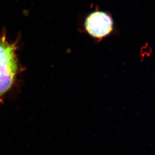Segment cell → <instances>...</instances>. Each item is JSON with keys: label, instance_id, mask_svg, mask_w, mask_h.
Returning a JSON list of instances; mask_svg holds the SVG:
<instances>
[{"label": "cell", "instance_id": "1", "mask_svg": "<svg viewBox=\"0 0 155 155\" xmlns=\"http://www.w3.org/2000/svg\"><path fill=\"white\" fill-rule=\"evenodd\" d=\"M15 44L0 39V97L12 87L18 69Z\"/></svg>", "mask_w": 155, "mask_h": 155}, {"label": "cell", "instance_id": "2", "mask_svg": "<svg viewBox=\"0 0 155 155\" xmlns=\"http://www.w3.org/2000/svg\"><path fill=\"white\" fill-rule=\"evenodd\" d=\"M85 28L92 36L101 38L108 35L113 28L111 18L103 12H95L86 19Z\"/></svg>", "mask_w": 155, "mask_h": 155}]
</instances>
